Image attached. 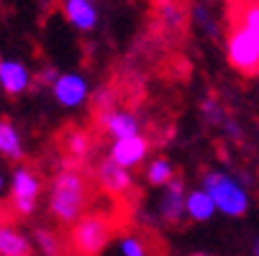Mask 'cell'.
Wrapping results in <instances>:
<instances>
[{
  "instance_id": "6da1fadb",
  "label": "cell",
  "mask_w": 259,
  "mask_h": 256,
  "mask_svg": "<svg viewBox=\"0 0 259 256\" xmlns=\"http://www.w3.org/2000/svg\"><path fill=\"white\" fill-rule=\"evenodd\" d=\"M88 205V187L80 172L75 169H64L57 174L52 182V192H49V213L57 218L59 223L75 226Z\"/></svg>"
},
{
  "instance_id": "7a4b0ae2",
  "label": "cell",
  "mask_w": 259,
  "mask_h": 256,
  "mask_svg": "<svg viewBox=\"0 0 259 256\" xmlns=\"http://www.w3.org/2000/svg\"><path fill=\"white\" fill-rule=\"evenodd\" d=\"M203 187L210 192L215 208L226 218H241L249 210V192L241 182L226 172H208L203 177Z\"/></svg>"
},
{
  "instance_id": "3957f363",
  "label": "cell",
  "mask_w": 259,
  "mask_h": 256,
  "mask_svg": "<svg viewBox=\"0 0 259 256\" xmlns=\"http://www.w3.org/2000/svg\"><path fill=\"white\" fill-rule=\"evenodd\" d=\"M41 179L28 167H16L11 174V205L18 215H31L39 205Z\"/></svg>"
},
{
  "instance_id": "277c9868",
  "label": "cell",
  "mask_w": 259,
  "mask_h": 256,
  "mask_svg": "<svg viewBox=\"0 0 259 256\" xmlns=\"http://www.w3.org/2000/svg\"><path fill=\"white\" fill-rule=\"evenodd\" d=\"M226 52L231 67H236L239 72H246V75L259 72V36L251 33L246 26H236L231 31Z\"/></svg>"
},
{
  "instance_id": "5b68a950",
  "label": "cell",
  "mask_w": 259,
  "mask_h": 256,
  "mask_svg": "<svg viewBox=\"0 0 259 256\" xmlns=\"http://www.w3.org/2000/svg\"><path fill=\"white\" fill-rule=\"evenodd\" d=\"M110 226L103 215H82L72 228V248L80 253H100L108 246Z\"/></svg>"
},
{
  "instance_id": "8992f818",
  "label": "cell",
  "mask_w": 259,
  "mask_h": 256,
  "mask_svg": "<svg viewBox=\"0 0 259 256\" xmlns=\"http://www.w3.org/2000/svg\"><path fill=\"white\" fill-rule=\"evenodd\" d=\"M52 95L54 100L67 108V111H75V108L85 105L90 97V82L80 75V72H62L52 85Z\"/></svg>"
},
{
  "instance_id": "52a82bcc",
  "label": "cell",
  "mask_w": 259,
  "mask_h": 256,
  "mask_svg": "<svg viewBox=\"0 0 259 256\" xmlns=\"http://www.w3.org/2000/svg\"><path fill=\"white\" fill-rule=\"evenodd\" d=\"M62 16L72 28H77L82 33L95 31L100 21V8L95 0H62Z\"/></svg>"
},
{
  "instance_id": "ba28073f",
  "label": "cell",
  "mask_w": 259,
  "mask_h": 256,
  "mask_svg": "<svg viewBox=\"0 0 259 256\" xmlns=\"http://www.w3.org/2000/svg\"><path fill=\"white\" fill-rule=\"evenodd\" d=\"M146 154H149V141H146L141 133H134V136H126V138H116L113 146H110V159H116L118 164L134 169L139 167Z\"/></svg>"
},
{
  "instance_id": "9c48e42d",
  "label": "cell",
  "mask_w": 259,
  "mask_h": 256,
  "mask_svg": "<svg viewBox=\"0 0 259 256\" xmlns=\"http://www.w3.org/2000/svg\"><path fill=\"white\" fill-rule=\"evenodd\" d=\"M98 182L110 195H126L131 190V169L118 164L116 159H103L98 167Z\"/></svg>"
},
{
  "instance_id": "30bf717a",
  "label": "cell",
  "mask_w": 259,
  "mask_h": 256,
  "mask_svg": "<svg viewBox=\"0 0 259 256\" xmlns=\"http://www.w3.org/2000/svg\"><path fill=\"white\" fill-rule=\"evenodd\" d=\"M0 87L8 95H23L31 87V72L18 59H0Z\"/></svg>"
},
{
  "instance_id": "8fae6325",
  "label": "cell",
  "mask_w": 259,
  "mask_h": 256,
  "mask_svg": "<svg viewBox=\"0 0 259 256\" xmlns=\"http://www.w3.org/2000/svg\"><path fill=\"white\" fill-rule=\"evenodd\" d=\"M185 197H188V192H185L180 179L167 182L162 190V197H159V215L169 223H177L185 215Z\"/></svg>"
},
{
  "instance_id": "7c38bea8",
  "label": "cell",
  "mask_w": 259,
  "mask_h": 256,
  "mask_svg": "<svg viewBox=\"0 0 259 256\" xmlns=\"http://www.w3.org/2000/svg\"><path fill=\"white\" fill-rule=\"evenodd\" d=\"M215 213H218V208H215V202H213V197L205 187L188 192V197H185V215H188L190 221L208 223Z\"/></svg>"
},
{
  "instance_id": "4fadbf2b",
  "label": "cell",
  "mask_w": 259,
  "mask_h": 256,
  "mask_svg": "<svg viewBox=\"0 0 259 256\" xmlns=\"http://www.w3.org/2000/svg\"><path fill=\"white\" fill-rule=\"evenodd\" d=\"M103 128L113 138H126L139 133V118L131 111H108L103 113Z\"/></svg>"
},
{
  "instance_id": "5bb4252c",
  "label": "cell",
  "mask_w": 259,
  "mask_h": 256,
  "mask_svg": "<svg viewBox=\"0 0 259 256\" xmlns=\"http://www.w3.org/2000/svg\"><path fill=\"white\" fill-rule=\"evenodd\" d=\"M31 251H33L31 238H26L11 226L0 223V256H26Z\"/></svg>"
},
{
  "instance_id": "9a60e30c",
  "label": "cell",
  "mask_w": 259,
  "mask_h": 256,
  "mask_svg": "<svg viewBox=\"0 0 259 256\" xmlns=\"http://www.w3.org/2000/svg\"><path fill=\"white\" fill-rule=\"evenodd\" d=\"M0 157L11 162L23 159V138L11 121H0Z\"/></svg>"
},
{
  "instance_id": "2e32d148",
  "label": "cell",
  "mask_w": 259,
  "mask_h": 256,
  "mask_svg": "<svg viewBox=\"0 0 259 256\" xmlns=\"http://www.w3.org/2000/svg\"><path fill=\"white\" fill-rule=\"evenodd\" d=\"M175 179V167L169 159H152L146 167V182L154 187H164L167 182Z\"/></svg>"
},
{
  "instance_id": "e0dca14e",
  "label": "cell",
  "mask_w": 259,
  "mask_h": 256,
  "mask_svg": "<svg viewBox=\"0 0 259 256\" xmlns=\"http://www.w3.org/2000/svg\"><path fill=\"white\" fill-rule=\"evenodd\" d=\"M67 151H69L72 159L82 162V159L88 157V151H90V138H88L85 133H80V131L69 133V136H67Z\"/></svg>"
},
{
  "instance_id": "ac0fdd59",
  "label": "cell",
  "mask_w": 259,
  "mask_h": 256,
  "mask_svg": "<svg viewBox=\"0 0 259 256\" xmlns=\"http://www.w3.org/2000/svg\"><path fill=\"white\" fill-rule=\"evenodd\" d=\"M159 18H162V23L169 26V28H180L182 21H185L180 6L172 3V0H162V6H159Z\"/></svg>"
},
{
  "instance_id": "d6986e66",
  "label": "cell",
  "mask_w": 259,
  "mask_h": 256,
  "mask_svg": "<svg viewBox=\"0 0 259 256\" xmlns=\"http://www.w3.org/2000/svg\"><path fill=\"white\" fill-rule=\"evenodd\" d=\"M116 251L121 256H144L146 253V246L139 236H121L116 241Z\"/></svg>"
},
{
  "instance_id": "ffe728a7",
  "label": "cell",
  "mask_w": 259,
  "mask_h": 256,
  "mask_svg": "<svg viewBox=\"0 0 259 256\" xmlns=\"http://www.w3.org/2000/svg\"><path fill=\"white\" fill-rule=\"evenodd\" d=\"M203 118H205L208 123L224 126L226 113H224V108H221V103H218L215 97H205V100H203Z\"/></svg>"
},
{
  "instance_id": "44dd1931",
  "label": "cell",
  "mask_w": 259,
  "mask_h": 256,
  "mask_svg": "<svg viewBox=\"0 0 259 256\" xmlns=\"http://www.w3.org/2000/svg\"><path fill=\"white\" fill-rule=\"evenodd\" d=\"M33 241H36V248H39L41 253H57L59 251V238L52 231H36Z\"/></svg>"
},
{
  "instance_id": "7402d4cb",
  "label": "cell",
  "mask_w": 259,
  "mask_h": 256,
  "mask_svg": "<svg viewBox=\"0 0 259 256\" xmlns=\"http://www.w3.org/2000/svg\"><path fill=\"white\" fill-rule=\"evenodd\" d=\"M241 26H246L251 33L259 36V3H251L241 11Z\"/></svg>"
},
{
  "instance_id": "603a6c76",
  "label": "cell",
  "mask_w": 259,
  "mask_h": 256,
  "mask_svg": "<svg viewBox=\"0 0 259 256\" xmlns=\"http://www.w3.org/2000/svg\"><path fill=\"white\" fill-rule=\"evenodd\" d=\"M195 23L205 31V33H215V26H213V21H210V16L205 13V8H195Z\"/></svg>"
},
{
  "instance_id": "cb8c5ba5",
  "label": "cell",
  "mask_w": 259,
  "mask_h": 256,
  "mask_svg": "<svg viewBox=\"0 0 259 256\" xmlns=\"http://www.w3.org/2000/svg\"><path fill=\"white\" fill-rule=\"evenodd\" d=\"M224 131H226L229 136H234V138H241V128H239V123H236L234 118H226V121H224Z\"/></svg>"
},
{
  "instance_id": "d4e9b609",
  "label": "cell",
  "mask_w": 259,
  "mask_h": 256,
  "mask_svg": "<svg viewBox=\"0 0 259 256\" xmlns=\"http://www.w3.org/2000/svg\"><path fill=\"white\" fill-rule=\"evenodd\" d=\"M57 77H59V72H57V69H44V72H41V82H44V85H49V87L54 85V80H57Z\"/></svg>"
},
{
  "instance_id": "484cf974",
  "label": "cell",
  "mask_w": 259,
  "mask_h": 256,
  "mask_svg": "<svg viewBox=\"0 0 259 256\" xmlns=\"http://www.w3.org/2000/svg\"><path fill=\"white\" fill-rule=\"evenodd\" d=\"M3 192H6V177H3V172H0V197H3Z\"/></svg>"
},
{
  "instance_id": "4316f807",
  "label": "cell",
  "mask_w": 259,
  "mask_h": 256,
  "mask_svg": "<svg viewBox=\"0 0 259 256\" xmlns=\"http://www.w3.org/2000/svg\"><path fill=\"white\" fill-rule=\"evenodd\" d=\"M254 253H256V256H259V238H256V241H254Z\"/></svg>"
},
{
  "instance_id": "83f0119b",
  "label": "cell",
  "mask_w": 259,
  "mask_h": 256,
  "mask_svg": "<svg viewBox=\"0 0 259 256\" xmlns=\"http://www.w3.org/2000/svg\"><path fill=\"white\" fill-rule=\"evenodd\" d=\"M0 59H3V57H0Z\"/></svg>"
}]
</instances>
